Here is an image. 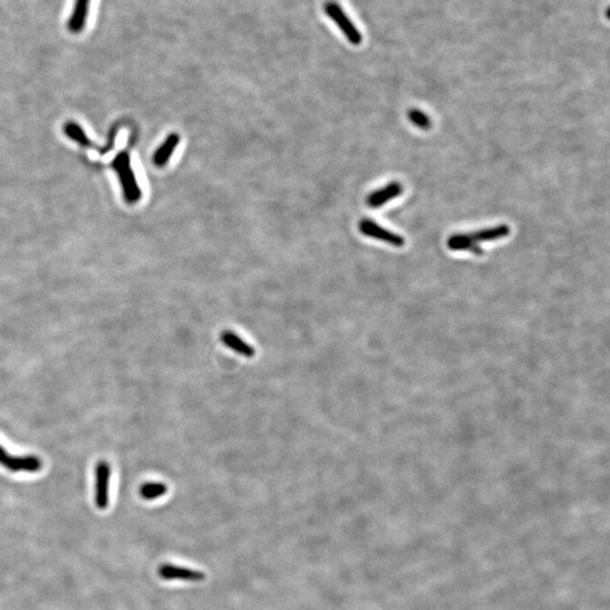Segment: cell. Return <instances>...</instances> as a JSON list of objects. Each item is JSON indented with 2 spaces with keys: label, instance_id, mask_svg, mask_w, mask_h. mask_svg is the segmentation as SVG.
Instances as JSON below:
<instances>
[{
  "label": "cell",
  "instance_id": "8",
  "mask_svg": "<svg viewBox=\"0 0 610 610\" xmlns=\"http://www.w3.org/2000/svg\"><path fill=\"white\" fill-rule=\"evenodd\" d=\"M403 192H404V188H403V185L400 183H389L384 188H381L377 190V192H372L368 196V199H366V203L372 208H378V207L386 205L391 199H395L398 196H400Z\"/></svg>",
  "mask_w": 610,
  "mask_h": 610
},
{
  "label": "cell",
  "instance_id": "14",
  "mask_svg": "<svg viewBox=\"0 0 610 610\" xmlns=\"http://www.w3.org/2000/svg\"><path fill=\"white\" fill-rule=\"evenodd\" d=\"M65 131H66V134H67L71 139L75 140V142L81 144V145L86 146V147H91V146H93L92 145L91 140L88 139L85 133L83 131L82 128L79 127L76 124H67L66 127H65Z\"/></svg>",
  "mask_w": 610,
  "mask_h": 610
},
{
  "label": "cell",
  "instance_id": "1",
  "mask_svg": "<svg viewBox=\"0 0 610 610\" xmlns=\"http://www.w3.org/2000/svg\"><path fill=\"white\" fill-rule=\"evenodd\" d=\"M112 167L119 174L126 199L129 203H136L139 201L142 197V192H140L136 178H135L134 171L131 169L130 158L127 153L119 154L112 162Z\"/></svg>",
  "mask_w": 610,
  "mask_h": 610
},
{
  "label": "cell",
  "instance_id": "13",
  "mask_svg": "<svg viewBox=\"0 0 610 610\" xmlns=\"http://www.w3.org/2000/svg\"><path fill=\"white\" fill-rule=\"evenodd\" d=\"M167 486L164 483H158V482H151V483H145L139 489L140 496L146 500V501H154L156 498H160L163 495L167 494Z\"/></svg>",
  "mask_w": 610,
  "mask_h": 610
},
{
  "label": "cell",
  "instance_id": "5",
  "mask_svg": "<svg viewBox=\"0 0 610 610\" xmlns=\"http://www.w3.org/2000/svg\"><path fill=\"white\" fill-rule=\"evenodd\" d=\"M359 231H361V233L366 235V237L378 239V240L383 241V242L397 246V248L405 246L404 237L393 233V232H390L389 230H386V228H383L382 226H380L379 224L373 222V221H371V219H363V221H361V223H359Z\"/></svg>",
  "mask_w": 610,
  "mask_h": 610
},
{
  "label": "cell",
  "instance_id": "10",
  "mask_svg": "<svg viewBox=\"0 0 610 610\" xmlns=\"http://www.w3.org/2000/svg\"><path fill=\"white\" fill-rule=\"evenodd\" d=\"M450 250L452 251H471L474 255H484V250L471 240L469 234H453L446 242Z\"/></svg>",
  "mask_w": 610,
  "mask_h": 610
},
{
  "label": "cell",
  "instance_id": "15",
  "mask_svg": "<svg viewBox=\"0 0 610 610\" xmlns=\"http://www.w3.org/2000/svg\"><path fill=\"white\" fill-rule=\"evenodd\" d=\"M408 119H409V121L412 122L413 125L421 128V129H424V130H426L428 128H431V119L428 118L425 113L421 111V110L410 109L409 111H408Z\"/></svg>",
  "mask_w": 610,
  "mask_h": 610
},
{
  "label": "cell",
  "instance_id": "6",
  "mask_svg": "<svg viewBox=\"0 0 610 610\" xmlns=\"http://www.w3.org/2000/svg\"><path fill=\"white\" fill-rule=\"evenodd\" d=\"M158 574L163 580L187 581V582H201L205 580V574L199 571H194L192 568H181L173 564H163Z\"/></svg>",
  "mask_w": 610,
  "mask_h": 610
},
{
  "label": "cell",
  "instance_id": "9",
  "mask_svg": "<svg viewBox=\"0 0 610 610\" xmlns=\"http://www.w3.org/2000/svg\"><path fill=\"white\" fill-rule=\"evenodd\" d=\"M221 340L225 346L232 349L234 352L244 356L246 359H251L255 354V350L251 345L246 344L242 338L233 334L231 331H224L221 334Z\"/></svg>",
  "mask_w": 610,
  "mask_h": 610
},
{
  "label": "cell",
  "instance_id": "4",
  "mask_svg": "<svg viewBox=\"0 0 610 610\" xmlns=\"http://www.w3.org/2000/svg\"><path fill=\"white\" fill-rule=\"evenodd\" d=\"M111 468L107 461H100L95 467V505L99 510L109 507V489Z\"/></svg>",
  "mask_w": 610,
  "mask_h": 610
},
{
  "label": "cell",
  "instance_id": "12",
  "mask_svg": "<svg viewBox=\"0 0 610 610\" xmlns=\"http://www.w3.org/2000/svg\"><path fill=\"white\" fill-rule=\"evenodd\" d=\"M179 135L172 134L167 137L163 145L156 151L155 155H154V163L158 167H163V165L167 164L169 160H170L171 155L173 154L174 149H176V146L179 145Z\"/></svg>",
  "mask_w": 610,
  "mask_h": 610
},
{
  "label": "cell",
  "instance_id": "3",
  "mask_svg": "<svg viewBox=\"0 0 610 610\" xmlns=\"http://www.w3.org/2000/svg\"><path fill=\"white\" fill-rule=\"evenodd\" d=\"M0 466L12 473H37L42 469V460L37 455H12L0 446Z\"/></svg>",
  "mask_w": 610,
  "mask_h": 610
},
{
  "label": "cell",
  "instance_id": "2",
  "mask_svg": "<svg viewBox=\"0 0 610 610\" xmlns=\"http://www.w3.org/2000/svg\"><path fill=\"white\" fill-rule=\"evenodd\" d=\"M325 12L336 23L338 28L341 30L344 35L347 37L349 42L354 44V46L361 44V32L355 28V25L353 24V22L350 21V19L347 16L346 12L341 8L339 3L332 1V0L327 1L325 3Z\"/></svg>",
  "mask_w": 610,
  "mask_h": 610
},
{
  "label": "cell",
  "instance_id": "11",
  "mask_svg": "<svg viewBox=\"0 0 610 610\" xmlns=\"http://www.w3.org/2000/svg\"><path fill=\"white\" fill-rule=\"evenodd\" d=\"M510 234V228L507 225H498L495 228H485L480 231L474 232L469 234L471 240L475 243L487 242V241H495L502 237H507Z\"/></svg>",
  "mask_w": 610,
  "mask_h": 610
},
{
  "label": "cell",
  "instance_id": "7",
  "mask_svg": "<svg viewBox=\"0 0 610 610\" xmlns=\"http://www.w3.org/2000/svg\"><path fill=\"white\" fill-rule=\"evenodd\" d=\"M91 0H75L73 12L68 21L67 28L71 33H81L87 23Z\"/></svg>",
  "mask_w": 610,
  "mask_h": 610
}]
</instances>
